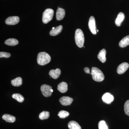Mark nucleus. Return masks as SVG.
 Segmentation results:
<instances>
[{
	"label": "nucleus",
	"mask_w": 129,
	"mask_h": 129,
	"mask_svg": "<svg viewBox=\"0 0 129 129\" xmlns=\"http://www.w3.org/2000/svg\"><path fill=\"white\" fill-rule=\"evenodd\" d=\"M51 57L50 55L45 52H40L37 57V62L39 65H45L51 61Z\"/></svg>",
	"instance_id": "nucleus-1"
},
{
	"label": "nucleus",
	"mask_w": 129,
	"mask_h": 129,
	"mask_svg": "<svg viewBox=\"0 0 129 129\" xmlns=\"http://www.w3.org/2000/svg\"><path fill=\"white\" fill-rule=\"evenodd\" d=\"M91 75L92 79L97 82H101L104 80V76L103 73L99 69L92 67L91 69Z\"/></svg>",
	"instance_id": "nucleus-2"
},
{
	"label": "nucleus",
	"mask_w": 129,
	"mask_h": 129,
	"mask_svg": "<svg viewBox=\"0 0 129 129\" xmlns=\"http://www.w3.org/2000/svg\"><path fill=\"white\" fill-rule=\"evenodd\" d=\"M75 39L77 46L79 48L83 46L84 43V36L83 31L80 29H78L75 31Z\"/></svg>",
	"instance_id": "nucleus-3"
},
{
	"label": "nucleus",
	"mask_w": 129,
	"mask_h": 129,
	"mask_svg": "<svg viewBox=\"0 0 129 129\" xmlns=\"http://www.w3.org/2000/svg\"><path fill=\"white\" fill-rule=\"evenodd\" d=\"M54 11L52 9L48 8L46 9L42 15V22L45 24H47L51 21L53 17Z\"/></svg>",
	"instance_id": "nucleus-4"
},
{
	"label": "nucleus",
	"mask_w": 129,
	"mask_h": 129,
	"mask_svg": "<svg viewBox=\"0 0 129 129\" xmlns=\"http://www.w3.org/2000/svg\"><path fill=\"white\" fill-rule=\"evenodd\" d=\"M52 89L51 86L46 84H44L42 85L41 87V90L42 93L43 95L46 97L50 96L51 95L52 92L51 90Z\"/></svg>",
	"instance_id": "nucleus-5"
},
{
	"label": "nucleus",
	"mask_w": 129,
	"mask_h": 129,
	"mask_svg": "<svg viewBox=\"0 0 129 129\" xmlns=\"http://www.w3.org/2000/svg\"><path fill=\"white\" fill-rule=\"evenodd\" d=\"M88 27L91 32L94 35L96 34V27L94 17L93 16L90 17L88 23Z\"/></svg>",
	"instance_id": "nucleus-6"
},
{
	"label": "nucleus",
	"mask_w": 129,
	"mask_h": 129,
	"mask_svg": "<svg viewBox=\"0 0 129 129\" xmlns=\"http://www.w3.org/2000/svg\"><path fill=\"white\" fill-rule=\"evenodd\" d=\"M19 21V18L18 16H12L8 18L5 22L7 25H14L18 23Z\"/></svg>",
	"instance_id": "nucleus-7"
},
{
	"label": "nucleus",
	"mask_w": 129,
	"mask_h": 129,
	"mask_svg": "<svg viewBox=\"0 0 129 129\" xmlns=\"http://www.w3.org/2000/svg\"><path fill=\"white\" fill-rule=\"evenodd\" d=\"M59 101L62 106H69L72 104V103L73 101V99L69 96H63L60 98Z\"/></svg>",
	"instance_id": "nucleus-8"
},
{
	"label": "nucleus",
	"mask_w": 129,
	"mask_h": 129,
	"mask_svg": "<svg viewBox=\"0 0 129 129\" xmlns=\"http://www.w3.org/2000/svg\"><path fill=\"white\" fill-rule=\"evenodd\" d=\"M129 64L127 62H123L119 65L117 69V72L119 74H123L128 69Z\"/></svg>",
	"instance_id": "nucleus-9"
},
{
	"label": "nucleus",
	"mask_w": 129,
	"mask_h": 129,
	"mask_svg": "<svg viewBox=\"0 0 129 129\" xmlns=\"http://www.w3.org/2000/svg\"><path fill=\"white\" fill-rule=\"evenodd\" d=\"M102 99L105 103L110 104L114 100V98L110 93L106 92L103 95Z\"/></svg>",
	"instance_id": "nucleus-10"
},
{
	"label": "nucleus",
	"mask_w": 129,
	"mask_h": 129,
	"mask_svg": "<svg viewBox=\"0 0 129 129\" xmlns=\"http://www.w3.org/2000/svg\"><path fill=\"white\" fill-rule=\"evenodd\" d=\"M49 74L52 78L56 79L58 78L61 75V70L58 68L56 70H51L49 72Z\"/></svg>",
	"instance_id": "nucleus-11"
},
{
	"label": "nucleus",
	"mask_w": 129,
	"mask_h": 129,
	"mask_svg": "<svg viewBox=\"0 0 129 129\" xmlns=\"http://www.w3.org/2000/svg\"><path fill=\"white\" fill-rule=\"evenodd\" d=\"M65 12L64 9L62 8H58L56 13V18L58 21L62 20L65 16Z\"/></svg>",
	"instance_id": "nucleus-12"
},
{
	"label": "nucleus",
	"mask_w": 129,
	"mask_h": 129,
	"mask_svg": "<svg viewBox=\"0 0 129 129\" xmlns=\"http://www.w3.org/2000/svg\"><path fill=\"white\" fill-rule=\"evenodd\" d=\"M57 89L61 93L66 92L68 90V84L64 82L60 83L58 85Z\"/></svg>",
	"instance_id": "nucleus-13"
},
{
	"label": "nucleus",
	"mask_w": 129,
	"mask_h": 129,
	"mask_svg": "<svg viewBox=\"0 0 129 129\" xmlns=\"http://www.w3.org/2000/svg\"><path fill=\"white\" fill-rule=\"evenodd\" d=\"M125 18L124 14L123 13L120 12L118 14L115 20V24L117 26H120L122 22L123 21Z\"/></svg>",
	"instance_id": "nucleus-14"
},
{
	"label": "nucleus",
	"mask_w": 129,
	"mask_h": 129,
	"mask_svg": "<svg viewBox=\"0 0 129 129\" xmlns=\"http://www.w3.org/2000/svg\"><path fill=\"white\" fill-rule=\"evenodd\" d=\"M62 25H60L55 27L54 29H52L50 31V34L52 36H55L59 34L62 30Z\"/></svg>",
	"instance_id": "nucleus-15"
},
{
	"label": "nucleus",
	"mask_w": 129,
	"mask_h": 129,
	"mask_svg": "<svg viewBox=\"0 0 129 129\" xmlns=\"http://www.w3.org/2000/svg\"><path fill=\"white\" fill-rule=\"evenodd\" d=\"M2 119L6 122L13 123L16 121V118L14 116L8 114H5L3 115Z\"/></svg>",
	"instance_id": "nucleus-16"
},
{
	"label": "nucleus",
	"mask_w": 129,
	"mask_h": 129,
	"mask_svg": "<svg viewBox=\"0 0 129 129\" xmlns=\"http://www.w3.org/2000/svg\"><path fill=\"white\" fill-rule=\"evenodd\" d=\"M106 51L105 49H102L99 52L98 58L101 62L104 63L106 61Z\"/></svg>",
	"instance_id": "nucleus-17"
},
{
	"label": "nucleus",
	"mask_w": 129,
	"mask_h": 129,
	"mask_svg": "<svg viewBox=\"0 0 129 129\" xmlns=\"http://www.w3.org/2000/svg\"><path fill=\"white\" fill-rule=\"evenodd\" d=\"M119 46L122 48H124L129 45V36H125L119 42Z\"/></svg>",
	"instance_id": "nucleus-18"
},
{
	"label": "nucleus",
	"mask_w": 129,
	"mask_h": 129,
	"mask_svg": "<svg viewBox=\"0 0 129 129\" xmlns=\"http://www.w3.org/2000/svg\"><path fill=\"white\" fill-rule=\"evenodd\" d=\"M12 85L14 86H19L22 84V79L20 77H17L12 80L11 81Z\"/></svg>",
	"instance_id": "nucleus-19"
},
{
	"label": "nucleus",
	"mask_w": 129,
	"mask_h": 129,
	"mask_svg": "<svg viewBox=\"0 0 129 129\" xmlns=\"http://www.w3.org/2000/svg\"><path fill=\"white\" fill-rule=\"evenodd\" d=\"M68 126L70 129H81L80 125L75 121H71L68 123Z\"/></svg>",
	"instance_id": "nucleus-20"
},
{
	"label": "nucleus",
	"mask_w": 129,
	"mask_h": 129,
	"mask_svg": "<svg viewBox=\"0 0 129 129\" xmlns=\"http://www.w3.org/2000/svg\"><path fill=\"white\" fill-rule=\"evenodd\" d=\"M5 44L10 46H14L18 44L17 40L15 39H9L5 41Z\"/></svg>",
	"instance_id": "nucleus-21"
},
{
	"label": "nucleus",
	"mask_w": 129,
	"mask_h": 129,
	"mask_svg": "<svg viewBox=\"0 0 129 129\" xmlns=\"http://www.w3.org/2000/svg\"><path fill=\"white\" fill-rule=\"evenodd\" d=\"M13 99H16V101H17L19 103H22L24 101V98L22 95L18 93H15L13 94L12 96Z\"/></svg>",
	"instance_id": "nucleus-22"
},
{
	"label": "nucleus",
	"mask_w": 129,
	"mask_h": 129,
	"mask_svg": "<svg viewBox=\"0 0 129 129\" xmlns=\"http://www.w3.org/2000/svg\"><path fill=\"white\" fill-rule=\"evenodd\" d=\"M50 117V113L47 111H43L40 114L39 117L41 120H44L48 119Z\"/></svg>",
	"instance_id": "nucleus-23"
},
{
	"label": "nucleus",
	"mask_w": 129,
	"mask_h": 129,
	"mask_svg": "<svg viewBox=\"0 0 129 129\" xmlns=\"http://www.w3.org/2000/svg\"><path fill=\"white\" fill-rule=\"evenodd\" d=\"M69 115V113L66 111H61L58 113V115L61 118H65Z\"/></svg>",
	"instance_id": "nucleus-24"
},
{
	"label": "nucleus",
	"mask_w": 129,
	"mask_h": 129,
	"mask_svg": "<svg viewBox=\"0 0 129 129\" xmlns=\"http://www.w3.org/2000/svg\"><path fill=\"white\" fill-rule=\"evenodd\" d=\"M98 128L99 129H108V127L104 120L100 121L98 123Z\"/></svg>",
	"instance_id": "nucleus-25"
},
{
	"label": "nucleus",
	"mask_w": 129,
	"mask_h": 129,
	"mask_svg": "<svg viewBox=\"0 0 129 129\" xmlns=\"http://www.w3.org/2000/svg\"><path fill=\"white\" fill-rule=\"evenodd\" d=\"M124 111L125 114L129 116V100H127L125 103Z\"/></svg>",
	"instance_id": "nucleus-26"
},
{
	"label": "nucleus",
	"mask_w": 129,
	"mask_h": 129,
	"mask_svg": "<svg viewBox=\"0 0 129 129\" xmlns=\"http://www.w3.org/2000/svg\"><path fill=\"white\" fill-rule=\"evenodd\" d=\"M11 55L10 53L8 52H0V57L9 58L11 56Z\"/></svg>",
	"instance_id": "nucleus-27"
},
{
	"label": "nucleus",
	"mask_w": 129,
	"mask_h": 129,
	"mask_svg": "<svg viewBox=\"0 0 129 129\" xmlns=\"http://www.w3.org/2000/svg\"><path fill=\"white\" fill-rule=\"evenodd\" d=\"M84 71L86 74H90V70L87 67L85 68L84 69Z\"/></svg>",
	"instance_id": "nucleus-28"
},
{
	"label": "nucleus",
	"mask_w": 129,
	"mask_h": 129,
	"mask_svg": "<svg viewBox=\"0 0 129 129\" xmlns=\"http://www.w3.org/2000/svg\"><path fill=\"white\" fill-rule=\"evenodd\" d=\"M96 31H97V32H99V30H98V29H97Z\"/></svg>",
	"instance_id": "nucleus-29"
},
{
	"label": "nucleus",
	"mask_w": 129,
	"mask_h": 129,
	"mask_svg": "<svg viewBox=\"0 0 129 129\" xmlns=\"http://www.w3.org/2000/svg\"><path fill=\"white\" fill-rule=\"evenodd\" d=\"M55 27H53L52 28V29H54V28H55Z\"/></svg>",
	"instance_id": "nucleus-30"
}]
</instances>
